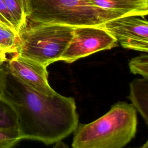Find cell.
Instances as JSON below:
<instances>
[{
	"label": "cell",
	"mask_w": 148,
	"mask_h": 148,
	"mask_svg": "<svg viewBox=\"0 0 148 148\" xmlns=\"http://www.w3.org/2000/svg\"><path fill=\"white\" fill-rule=\"evenodd\" d=\"M18 33L0 23V51L6 55L16 53Z\"/></svg>",
	"instance_id": "obj_10"
},
{
	"label": "cell",
	"mask_w": 148,
	"mask_h": 148,
	"mask_svg": "<svg viewBox=\"0 0 148 148\" xmlns=\"http://www.w3.org/2000/svg\"><path fill=\"white\" fill-rule=\"evenodd\" d=\"M3 1L18 33L20 29L26 23L24 0H3Z\"/></svg>",
	"instance_id": "obj_11"
},
{
	"label": "cell",
	"mask_w": 148,
	"mask_h": 148,
	"mask_svg": "<svg viewBox=\"0 0 148 148\" xmlns=\"http://www.w3.org/2000/svg\"><path fill=\"white\" fill-rule=\"evenodd\" d=\"M91 5L124 16H146L148 0H87Z\"/></svg>",
	"instance_id": "obj_8"
},
{
	"label": "cell",
	"mask_w": 148,
	"mask_h": 148,
	"mask_svg": "<svg viewBox=\"0 0 148 148\" xmlns=\"http://www.w3.org/2000/svg\"><path fill=\"white\" fill-rule=\"evenodd\" d=\"M5 69L7 73L2 98L16 114L22 139L48 145L75 131L79 117L73 98L58 93L52 96L39 93Z\"/></svg>",
	"instance_id": "obj_1"
},
{
	"label": "cell",
	"mask_w": 148,
	"mask_h": 148,
	"mask_svg": "<svg viewBox=\"0 0 148 148\" xmlns=\"http://www.w3.org/2000/svg\"><path fill=\"white\" fill-rule=\"evenodd\" d=\"M8 55L0 51V67L8 60Z\"/></svg>",
	"instance_id": "obj_18"
},
{
	"label": "cell",
	"mask_w": 148,
	"mask_h": 148,
	"mask_svg": "<svg viewBox=\"0 0 148 148\" xmlns=\"http://www.w3.org/2000/svg\"><path fill=\"white\" fill-rule=\"evenodd\" d=\"M18 127V120L15 112L10 104L0 98V129Z\"/></svg>",
	"instance_id": "obj_12"
},
{
	"label": "cell",
	"mask_w": 148,
	"mask_h": 148,
	"mask_svg": "<svg viewBox=\"0 0 148 148\" xmlns=\"http://www.w3.org/2000/svg\"><path fill=\"white\" fill-rule=\"evenodd\" d=\"M131 73L138 74L143 77L148 79V56L147 53L132 58L128 64Z\"/></svg>",
	"instance_id": "obj_14"
},
{
	"label": "cell",
	"mask_w": 148,
	"mask_h": 148,
	"mask_svg": "<svg viewBox=\"0 0 148 148\" xmlns=\"http://www.w3.org/2000/svg\"><path fill=\"white\" fill-rule=\"evenodd\" d=\"M73 29L64 25L26 22L18 33L16 54L47 67L60 60L73 36Z\"/></svg>",
	"instance_id": "obj_4"
},
{
	"label": "cell",
	"mask_w": 148,
	"mask_h": 148,
	"mask_svg": "<svg viewBox=\"0 0 148 148\" xmlns=\"http://www.w3.org/2000/svg\"><path fill=\"white\" fill-rule=\"evenodd\" d=\"M138 148H148V142L146 141L143 145H142Z\"/></svg>",
	"instance_id": "obj_19"
},
{
	"label": "cell",
	"mask_w": 148,
	"mask_h": 148,
	"mask_svg": "<svg viewBox=\"0 0 148 148\" xmlns=\"http://www.w3.org/2000/svg\"><path fill=\"white\" fill-rule=\"evenodd\" d=\"M26 22L73 28L102 26L124 15L95 7L87 0H24Z\"/></svg>",
	"instance_id": "obj_3"
},
{
	"label": "cell",
	"mask_w": 148,
	"mask_h": 148,
	"mask_svg": "<svg viewBox=\"0 0 148 148\" xmlns=\"http://www.w3.org/2000/svg\"><path fill=\"white\" fill-rule=\"evenodd\" d=\"M117 43L116 39L101 27H75L73 36L60 61L72 63L94 53L110 49Z\"/></svg>",
	"instance_id": "obj_5"
},
{
	"label": "cell",
	"mask_w": 148,
	"mask_h": 148,
	"mask_svg": "<svg viewBox=\"0 0 148 148\" xmlns=\"http://www.w3.org/2000/svg\"><path fill=\"white\" fill-rule=\"evenodd\" d=\"M128 148H130V147H128Z\"/></svg>",
	"instance_id": "obj_20"
},
{
	"label": "cell",
	"mask_w": 148,
	"mask_h": 148,
	"mask_svg": "<svg viewBox=\"0 0 148 148\" xmlns=\"http://www.w3.org/2000/svg\"><path fill=\"white\" fill-rule=\"evenodd\" d=\"M137 114L134 106L118 102L97 120L79 124L73 131L72 148H123L135 136Z\"/></svg>",
	"instance_id": "obj_2"
},
{
	"label": "cell",
	"mask_w": 148,
	"mask_h": 148,
	"mask_svg": "<svg viewBox=\"0 0 148 148\" xmlns=\"http://www.w3.org/2000/svg\"><path fill=\"white\" fill-rule=\"evenodd\" d=\"M129 98L131 105L148 124V79H135L130 83Z\"/></svg>",
	"instance_id": "obj_9"
},
{
	"label": "cell",
	"mask_w": 148,
	"mask_h": 148,
	"mask_svg": "<svg viewBox=\"0 0 148 148\" xmlns=\"http://www.w3.org/2000/svg\"><path fill=\"white\" fill-rule=\"evenodd\" d=\"M0 23L18 31L14 21L10 15L3 0H0Z\"/></svg>",
	"instance_id": "obj_15"
},
{
	"label": "cell",
	"mask_w": 148,
	"mask_h": 148,
	"mask_svg": "<svg viewBox=\"0 0 148 148\" xmlns=\"http://www.w3.org/2000/svg\"><path fill=\"white\" fill-rule=\"evenodd\" d=\"M21 139L18 127L0 129V148H13Z\"/></svg>",
	"instance_id": "obj_13"
},
{
	"label": "cell",
	"mask_w": 148,
	"mask_h": 148,
	"mask_svg": "<svg viewBox=\"0 0 148 148\" xmlns=\"http://www.w3.org/2000/svg\"><path fill=\"white\" fill-rule=\"evenodd\" d=\"M101 27L123 47L147 53L148 23L143 16H124L108 21Z\"/></svg>",
	"instance_id": "obj_6"
},
{
	"label": "cell",
	"mask_w": 148,
	"mask_h": 148,
	"mask_svg": "<svg viewBox=\"0 0 148 148\" xmlns=\"http://www.w3.org/2000/svg\"><path fill=\"white\" fill-rule=\"evenodd\" d=\"M6 73L7 71L1 66L0 67V98L2 97Z\"/></svg>",
	"instance_id": "obj_16"
},
{
	"label": "cell",
	"mask_w": 148,
	"mask_h": 148,
	"mask_svg": "<svg viewBox=\"0 0 148 148\" xmlns=\"http://www.w3.org/2000/svg\"><path fill=\"white\" fill-rule=\"evenodd\" d=\"M53 148H69L68 146L61 140H58L55 143Z\"/></svg>",
	"instance_id": "obj_17"
},
{
	"label": "cell",
	"mask_w": 148,
	"mask_h": 148,
	"mask_svg": "<svg viewBox=\"0 0 148 148\" xmlns=\"http://www.w3.org/2000/svg\"><path fill=\"white\" fill-rule=\"evenodd\" d=\"M2 66L39 93L47 96L57 93L49 84L47 67L40 63L16 53L10 55Z\"/></svg>",
	"instance_id": "obj_7"
}]
</instances>
